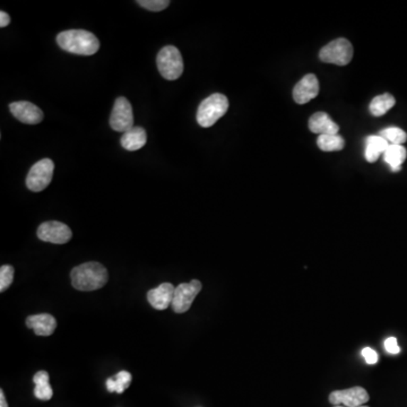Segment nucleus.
I'll list each match as a JSON object with an SVG mask.
<instances>
[{
  "label": "nucleus",
  "instance_id": "5701e85b",
  "mask_svg": "<svg viewBox=\"0 0 407 407\" xmlns=\"http://www.w3.org/2000/svg\"><path fill=\"white\" fill-rule=\"evenodd\" d=\"M14 267L4 265L0 268V292H5L14 281Z\"/></svg>",
  "mask_w": 407,
  "mask_h": 407
},
{
  "label": "nucleus",
  "instance_id": "1a4fd4ad",
  "mask_svg": "<svg viewBox=\"0 0 407 407\" xmlns=\"http://www.w3.org/2000/svg\"><path fill=\"white\" fill-rule=\"evenodd\" d=\"M72 232L68 225L58 221L45 222L38 229V238L41 242L64 244L72 239Z\"/></svg>",
  "mask_w": 407,
  "mask_h": 407
},
{
  "label": "nucleus",
  "instance_id": "423d86ee",
  "mask_svg": "<svg viewBox=\"0 0 407 407\" xmlns=\"http://www.w3.org/2000/svg\"><path fill=\"white\" fill-rule=\"evenodd\" d=\"M53 170L55 163L50 158H43L41 161L36 162L31 168L26 177V187L34 192L45 190L53 180Z\"/></svg>",
  "mask_w": 407,
  "mask_h": 407
},
{
  "label": "nucleus",
  "instance_id": "6e6552de",
  "mask_svg": "<svg viewBox=\"0 0 407 407\" xmlns=\"http://www.w3.org/2000/svg\"><path fill=\"white\" fill-rule=\"evenodd\" d=\"M110 126L114 131L124 133L134 127L133 108L126 97H118L110 116Z\"/></svg>",
  "mask_w": 407,
  "mask_h": 407
},
{
  "label": "nucleus",
  "instance_id": "a211bd4d",
  "mask_svg": "<svg viewBox=\"0 0 407 407\" xmlns=\"http://www.w3.org/2000/svg\"><path fill=\"white\" fill-rule=\"evenodd\" d=\"M385 162L393 172H398L406 160L407 151L403 145H389L385 153Z\"/></svg>",
  "mask_w": 407,
  "mask_h": 407
},
{
  "label": "nucleus",
  "instance_id": "dca6fc26",
  "mask_svg": "<svg viewBox=\"0 0 407 407\" xmlns=\"http://www.w3.org/2000/svg\"><path fill=\"white\" fill-rule=\"evenodd\" d=\"M147 141V134L143 127H133L129 131L122 134L120 144L125 150L139 151L145 146Z\"/></svg>",
  "mask_w": 407,
  "mask_h": 407
},
{
  "label": "nucleus",
  "instance_id": "f03ea898",
  "mask_svg": "<svg viewBox=\"0 0 407 407\" xmlns=\"http://www.w3.org/2000/svg\"><path fill=\"white\" fill-rule=\"evenodd\" d=\"M57 43L63 50L75 55H92L100 49V41L85 30H68L57 36Z\"/></svg>",
  "mask_w": 407,
  "mask_h": 407
},
{
  "label": "nucleus",
  "instance_id": "393cba45",
  "mask_svg": "<svg viewBox=\"0 0 407 407\" xmlns=\"http://www.w3.org/2000/svg\"><path fill=\"white\" fill-rule=\"evenodd\" d=\"M53 391L51 388L50 384H41V385H36L34 388V396L41 401H50L53 398Z\"/></svg>",
  "mask_w": 407,
  "mask_h": 407
},
{
  "label": "nucleus",
  "instance_id": "9b49d317",
  "mask_svg": "<svg viewBox=\"0 0 407 407\" xmlns=\"http://www.w3.org/2000/svg\"><path fill=\"white\" fill-rule=\"evenodd\" d=\"M9 110H11V114L23 124L38 125L43 120V112H42L41 109L38 108L33 103L28 102V101L11 103Z\"/></svg>",
  "mask_w": 407,
  "mask_h": 407
},
{
  "label": "nucleus",
  "instance_id": "f8f14e48",
  "mask_svg": "<svg viewBox=\"0 0 407 407\" xmlns=\"http://www.w3.org/2000/svg\"><path fill=\"white\" fill-rule=\"evenodd\" d=\"M318 93V78L313 74H308L298 82L297 85L294 86L293 99L298 104H305L317 97Z\"/></svg>",
  "mask_w": 407,
  "mask_h": 407
},
{
  "label": "nucleus",
  "instance_id": "4468645a",
  "mask_svg": "<svg viewBox=\"0 0 407 407\" xmlns=\"http://www.w3.org/2000/svg\"><path fill=\"white\" fill-rule=\"evenodd\" d=\"M26 326L33 330L36 335L50 336L57 328V320L49 313H40L28 317Z\"/></svg>",
  "mask_w": 407,
  "mask_h": 407
},
{
  "label": "nucleus",
  "instance_id": "c756f323",
  "mask_svg": "<svg viewBox=\"0 0 407 407\" xmlns=\"http://www.w3.org/2000/svg\"><path fill=\"white\" fill-rule=\"evenodd\" d=\"M0 407H9L7 404V401L5 398V394L3 391H0Z\"/></svg>",
  "mask_w": 407,
  "mask_h": 407
},
{
  "label": "nucleus",
  "instance_id": "4be33fe9",
  "mask_svg": "<svg viewBox=\"0 0 407 407\" xmlns=\"http://www.w3.org/2000/svg\"><path fill=\"white\" fill-rule=\"evenodd\" d=\"M380 136L384 137L391 145H403L407 141V135L403 129L397 127L386 128L380 131Z\"/></svg>",
  "mask_w": 407,
  "mask_h": 407
},
{
  "label": "nucleus",
  "instance_id": "f257e3e1",
  "mask_svg": "<svg viewBox=\"0 0 407 407\" xmlns=\"http://www.w3.org/2000/svg\"><path fill=\"white\" fill-rule=\"evenodd\" d=\"M70 280L72 286L78 291H95L106 286L109 274L106 267L100 263L89 261L72 268Z\"/></svg>",
  "mask_w": 407,
  "mask_h": 407
},
{
  "label": "nucleus",
  "instance_id": "cd10ccee",
  "mask_svg": "<svg viewBox=\"0 0 407 407\" xmlns=\"http://www.w3.org/2000/svg\"><path fill=\"white\" fill-rule=\"evenodd\" d=\"M33 382L36 385L48 384L49 382V374L47 371H39L34 374Z\"/></svg>",
  "mask_w": 407,
  "mask_h": 407
},
{
  "label": "nucleus",
  "instance_id": "412c9836",
  "mask_svg": "<svg viewBox=\"0 0 407 407\" xmlns=\"http://www.w3.org/2000/svg\"><path fill=\"white\" fill-rule=\"evenodd\" d=\"M317 145L324 152L342 151L345 145L343 137L338 135H322L317 139Z\"/></svg>",
  "mask_w": 407,
  "mask_h": 407
},
{
  "label": "nucleus",
  "instance_id": "f3484780",
  "mask_svg": "<svg viewBox=\"0 0 407 407\" xmlns=\"http://www.w3.org/2000/svg\"><path fill=\"white\" fill-rule=\"evenodd\" d=\"M389 143L381 136H369L367 139L366 160L369 163H374L381 153H385Z\"/></svg>",
  "mask_w": 407,
  "mask_h": 407
},
{
  "label": "nucleus",
  "instance_id": "bb28decb",
  "mask_svg": "<svg viewBox=\"0 0 407 407\" xmlns=\"http://www.w3.org/2000/svg\"><path fill=\"white\" fill-rule=\"evenodd\" d=\"M385 347L386 351L391 354H398L401 352V349H399L397 340L395 337L387 338L385 341Z\"/></svg>",
  "mask_w": 407,
  "mask_h": 407
},
{
  "label": "nucleus",
  "instance_id": "39448f33",
  "mask_svg": "<svg viewBox=\"0 0 407 407\" xmlns=\"http://www.w3.org/2000/svg\"><path fill=\"white\" fill-rule=\"evenodd\" d=\"M319 58L327 64L347 66L353 58L352 45L347 39L334 40L322 48Z\"/></svg>",
  "mask_w": 407,
  "mask_h": 407
},
{
  "label": "nucleus",
  "instance_id": "7c9ffc66",
  "mask_svg": "<svg viewBox=\"0 0 407 407\" xmlns=\"http://www.w3.org/2000/svg\"><path fill=\"white\" fill-rule=\"evenodd\" d=\"M334 407H345V406H334ZM360 407H369V406H364V405H363V406H360Z\"/></svg>",
  "mask_w": 407,
  "mask_h": 407
},
{
  "label": "nucleus",
  "instance_id": "9d476101",
  "mask_svg": "<svg viewBox=\"0 0 407 407\" xmlns=\"http://www.w3.org/2000/svg\"><path fill=\"white\" fill-rule=\"evenodd\" d=\"M370 399L368 391L362 387H353L345 391H332L330 395V404L334 406L360 407Z\"/></svg>",
  "mask_w": 407,
  "mask_h": 407
},
{
  "label": "nucleus",
  "instance_id": "2eb2a0df",
  "mask_svg": "<svg viewBox=\"0 0 407 407\" xmlns=\"http://www.w3.org/2000/svg\"><path fill=\"white\" fill-rule=\"evenodd\" d=\"M309 129L319 136L337 135L340 127L326 112H317L309 119Z\"/></svg>",
  "mask_w": 407,
  "mask_h": 407
},
{
  "label": "nucleus",
  "instance_id": "20e7f679",
  "mask_svg": "<svg viewBox=\"0 0 407 407\" xmlns=\"http://www.w3.org/2000/svg\"><path fill=\"white\" fill-rule=\"evenodd\" d=\"M158 72L168 81H175L183 75V59L180 51L173 45L162 48L156 58Z\"/></svg>",
  "mask_w": 407,
  "mask_h": 407
},
{
  "label": "nucleus",
  "instance_id": "c85d7f7f",
  "mask_svg": "<svg viewBox=\"0 0 407 407\" xmlns=\"http://www.w3.org/2000/svg\"><path fill=\"white\" fill-rule=\"evenodd\" d=\"M11 23V17L5 11H0V26L1 28H6V26H9Z\"/></svg>",
  "mask_w": 407,
  "mask_h": 407
},
{
  "label": "nucleus",
  "instance_id": "a878e982",
  "mask_svg": "<svg viewBox=\"0 0 407 407\" xmlns=\"http://www.w3.org/2000/svg\"><path fill=\"white\" fill-rule=\"evenodd\" d=\"M362 357L368 364H376L378 362V353L370 347L362 349Z\"/></svg>",
  "mask_w": 407,
  "mask_h": 407
},
{
  "label": "nucleus",
  "instance_id": "7ed1b4c3",
  "mask_svg": "<svg viewBox=\"0 0 407 407\" xmlns=\"http://www.w3.org/2000/svg\"><path fill=\"white\" fill-rule=\"evenodd\" d=\"M229 100L225 95L215 93L200 103L197 110V122L202 127L208 128L217 124V120L227 114Z\"/></svg>",
  "mask_w": 407,
  "mask_h": 407
},
{
  "label": "nucleus",
  "instance_id": "aec40b11",
  "mask_svg": "<svg viewBox=\"0 0 407 407\" xmlns=\"http://www.w3.org/2000/svg\"><path fill=\"white\" fill-rule=\"evenodd\" d=\"M131 374L128 371H120L114 377L107 380V389L110 393L122 394L131 385Z\"/></svg>",
  "mask_w": 407,
  "mask_h": 407
},
{
  "label": "nucleus",
  "instance_id": "0eeeda50",
  "mask_svg": "<svg viewBox=\"0 0 407 407\" xmlns=\"http://www.w3.org/2000/svg\"><path fill=\"white\" fill-rule=\"evenodd\" d=\"M202 283L192 280L190 283H183L175 288V297L172 301V309L175 313H185L190 309L192 302L202 291Z\"/></svg>",
  "mask_w": 407,
  "mask_h": 407
},
{
  "label": "nucleus",
  "instance_id": "6ab92c4d",
  "mask_svg": "<svg viewBox=\"0 0 407 407\" xmlns=\"http://www.w3.org/2000/svg\"><path fill=\"white\" fill-rule=\"evenodd\" d=\"M395 103L396 100L391 94L386 93V94L378 95L370 103V112L374 116H384L395 106Z\"/></svg>",
  "mask_w": 407,
  "mask_h": 407
},
{
  "label": "nucleus",
  "instance_id": "ddd939ff",
  "mask_svg": "<svg viewBox=\"0 0 407 407\" xmlns=\"http://www.w3.org/2000/svg\"><path fill=\"white\" fill-rule=\"evenodd\" d=\"M175 292V288L171 283H163L158 288L148 291L147 300L153 308H156L158 310H165L166 308L172 305Z\"/></svg>",
  "mask_w": 407,
  "mask_h": 407
},
{
  "label": "nucleus",
  "instance_id": "b1692460",
  "mask_svg": "<svg viewBox=\"0 0 407 407\" xmlns=\"http://www.w3.org/2000/svg\"><path fill=\"white\" fill-rule=\"evenodd\" d=\"M137 4L141 5V7L148 9V11H161L168 9L170 1L169 0H139Z\"/></svg>",
  "mask_w": 407,
  "mask_h": 407
}]
</instances>
